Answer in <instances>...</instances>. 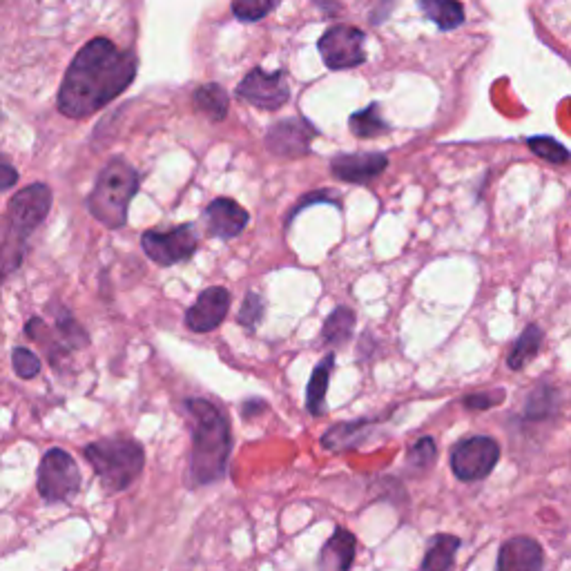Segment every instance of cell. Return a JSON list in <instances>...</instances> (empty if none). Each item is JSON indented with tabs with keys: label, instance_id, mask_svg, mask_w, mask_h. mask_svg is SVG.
Instances as JSON below:
<instances>
[{
	"label": "cell",
	"instance_id": "1",
	"mask_svg": "<svg viewBox=\"0 0 571 571\" xmlns=\"http://www.w3.org/2000/svg\"><path fill=\"white\" fill-rule=\"evenodd\" d=\"M137 76V56L119 50L110 38H94L74 56L58 90V110L67 119H85L112 103Z\"/></svg>",
	"mask_w": 571,
	"mask_h": 571
},
{
	"label": "cell",
	"instance_id": "2",
	"mask_svg": "<svg viewBox=\"0 0 571 571\" xmlns=\"http://www.w3.org/2000/svg\"><path fill=\"white\" fill-rule=\"evenodd\" d=\"M186 409L195 420V427H192L190 482L203 487L217 482L228 469L232 451L230 424L219 406L208 400H188Z\"/></svg>",
	"mask_w": 571,
	"mask_h": 571
},
{
	"label": "cell",
	"instance_id": "3",
	"mask_svg": "<svg viewBox=\"0 0 571 571\" xmlns=\"http://www.w3.org/2000/svg\"><path fill=\"white\" fill-rule=\"evenodd\" d=\"M141 177L134 166L123 157L108 161L87 197L90 215L110 230H119L128 224V208L132 197L139 192Z\"/></svg>",
	"mask_w": 571,
	"mask_h": 571
},
{
	"label": "cell",
	"instance_id": "4",
	"mask_svg": "<svg viewBox=\"0 0 571 571\" xmlns=\"http://www.w3.org/2000/svg\"><path fill=\"white\" fill-rule=\"evenodd\" d=\"M85 458L108 493L130 489L145 467V451L132 438L96 440L85 447Z\"/></svg>",
	"mask_w": 571,
	"mask_h": 571
},
{
	"label": "cell",
	"instance_id": "5",
	"mask_svg": "<svg viewBox=\"0 0 571 571\" xmlns=\"http://www.w3.org/2000/svg\"><path fill=\"white\" fill-rule=\"evenodd\" d=\"M52 210V190L45 183H32V186L16 192L7 206L9 215V250L0 253V264L5 273H12L21 266L25 253V241L32 232L43 224Z\"/></svg>",
	"mask_w": 571,
	"mask_h": 571
},
{
	"label": "cell",
	"instance_id": "6",
	"mask_svg": "<svg viewBox=\"0 0 571 571\" xmlns=\"http://www.w3.org/2000/svg\"><path fill=\"white\" fill-rule=\"evenodd\" d=\"M38 493L47 505L70 502L81 491V469L70 453L50 449L38 464Z\"/></svg>",
	"mask_w": 571,
	"mask_h": 571
},
{
	"label": "cell",
	"instance_id": "7",
	"mask_svg": "<svg viewBox=\"0 0 571 571\" xmlns=\"http://www.w3.org/2000/svg\"><path fill=\"white\" fill-rule=\"evenodd\" d=\"M141 246L143 253L148 255L154 264L168 268L181 264V261H188L197 253L199 230L195 224H181L168 232L148 230L143 232Z\"/></svg>",
	"mask_w": 571,
	"mask_h": 571
},
{
	"label": "cell",
	"instance_id": "8",
	"mask_svg": "<svg viewBox=\"0 0 571 571\" xmlns=\"http://www.w3.org/2000/svg\"><path fill=\"white\" fill-rule=\"evenodd\" d=\"M500 460V444L489 435L460 440L451 451V469L462 482L485 480Z\"/></svg>",
	"mask_w": 571,
	"mask_h": 571
},
{
	"label": "cell",
	"instance_id": "9",
	"mask_svg": "<svg viewBox=\"0 0 571 571\" xmlns=\"http://www.w3.org/2000/svg\"><path fill=\"white\" fill-rule=\"evenodd\" d=\"M319 54H322L328 70H351L366 61L364 32L351 25H337L319 38Z\"/></svg>",
	"mask_w": 571,
	"mask_h": 571
},
{
	"label": "cell",
	"instance_id": "10",
	"mask_svg": "<svg viewBox=\"0 0 571 571\" xmlns=\"http://www.w3.org/2000/svg\"><path fill=\"white\" fill-rule=\"evenodd\" d=\"M237 96L259 110L275 112L282 108V105H286L290 96L286 74L282 70L266 72L261 70V67H255V70L248 72L246 79L239 83Z\"/></svg>",
	"mask_w": 571,
	"mask_h": 571
},
{
	"label": "cell",
	"instance_id": "11",
	"mask_svg": "<svg viewBox=\"0 0 571 571\" xmlns=\"http://www.w3.org/2000/svg\"><path fill=\"white\" fill-rule=\"evenodd\" d=\"M319 137V130L313 128L311 121L302 116L284 119L275 123L266 134V148L282 159H299L311 152L313 139Z\"/></svg>",
	"mask_w": 571,
	"mask_h": 571
},
{
	"label": "cell",
	"instance_id": "12",
	"mask_svg": "<svg viewBox=\"0 0 571 571\" xmlns=\"http://www.w3.org/2000/svg\"><path fill=\"white\" fill-rule=\"evenodd\" d=\"M386 168H389V157L384 152L340 154L331 161V172L335 179L357 183V186H366V183L375 181Z\"/></svg>",
	"mask_w": 571,
	"mask_h": 571
},
{
	"label": "cell",
	"instance_id": "13",
	"mask_svg": "<svg viewBox=\"0 0 571 571\" xmlns=\"http://www.w3.org/2000/svg\"><path fill=\"white\" fill-rule=\"evenodd\" d=\"M230 308V293L224 286L206 288L188 308L186 324L195 333H210L221 326Z\"/></svg>",
	"mask_w": 571,
	"mask_h": 571
},
{
	"label": "cell",
	"instance_id": "14",
	"mask_svg": "<svg viewBox=\"0 0 571 571\" xmlns=\"http://www.w3.org/2000/svg\"><path fill=\"white\" fill-rule=\"evenodd\" d=\"M203 217H206L208 224V235L217 239H232L241 235L250 221L248 212L241 208L237 201L228 197H219L212 201Z\"/></svg>",
	"mask_w": 571,
	"mask_h": 571
},
{
	"label": "cell",
	"instance_id": "15",
	"mask_svg": "<svg viewBox=\"0 0 571 571\" xmlns=\"http://www.w3.org/2000/svg\"><path fill=\"white\" fill-rule=\"evenodd\" d=\"M545 565L543 547L538 540L529 536H518L507 540L500 547L496 567L500 571H538Z\"/></svg>",
	"mask_w": 571,
	"mask_h": 571
},
{
	"label": "cell",
	"instance_id": "16",
	"mask_svg": "<svg viewBox=\"0 0 571 571\" xmlns=\"http://www.w3.org/2000/svg\"><path fill=\"white\" fill-rule=\"evenodd\" d=\"M355 549H357V540L351 531L344 527H337L333 531V536L326 540L322 551H319L317 565L328 571L351 569L353 560H355Z\"/></svg>",
	"mask_w": 571,
	"mask_h": 571
},
{
	"label": "cell",
	"instance_id": "17",
	"mask_svg": "<svg viewBox=\"0 0 571 571\" xmlns=\"http://www.w3.org/2000/svg\"><path fill=\"white\" fill-rule=\"evenodd\" d=\"M335 369V355L328 353L322 362L315 366V371L306 386V409L313 418H322L326 413V393L331 384V373Z\"/></svg>",
	"mask_w": 571,
	"mask_h": 571
},
{
	"label": "cell",
	"instance_id": "18",
	"mask_svg": "<svg viewBox=\"0 0 571 571\" xmlns=\"http://www.w3.org/2000/svg\"><path fill=\"white\" fill-rule=\"evenodd\" d=\"M462 540L458 536L451 534H435L429 545H427V554H424L422 560V569L424 571H447L453 565H456V551L460 549Z\"/></svg>",
	"mask_w": 571,
	"mask_h": 571
},
{
	"label": "cell",
	"instance_id": "19",
	"mask_svg": "<svg viewBox=\"0 0 571 571\" xmlns=\"http://www.w3.org/2000/svg\"><path fill=\"white\" fill-rule=\"evenodd\" d=\"M371 427H373V422H366V420L337 424V427H333L324 435L322 444L331 451L357 449V444H362L366 440V435H369Z\"/></svg>",
	"mask_w": 571,
	"mask_h": 571
},
{
	"label": "cell",
	"instance_id": "20",
	"mask_svg": "<svg viewBox=\"0 0 571 571\" xmlns=\"http://www.w3.org/2000/svg\"><path fill=\"white\" fill-rule=\"evenodd\" d=\"M192 103H195V108L201 112V114H206L210 121H224L226 119V114H228V92L224 90V87L217 85V83H206V85H201L195 90V94H192Z\"/></svg>",
	"mask_w": 571,
	"mask_h": 571
},
{
	"label": "cell",
	"instance_id": "21",
	"mask_svg": "<svg viewBox=\"0 0 571 571\" xmlns=\"http://www.w3.org/2000/svg\"><path fill=\"white\" fill-rule=\"evenodd\" d=\"M543 337H545L543 328L536 326V324H529L525 331H522V335L518 337L514 351H511L507 357L509 369L511 371L525 369V366L538 355L540 346H543Z\"/></svg>",
	"mask_w": 571,
	"mask_h": 571
},
{
	"label": "cell",
	"instance_id": "22",
	"mask_svg": "<svg viewBox=\"0 0 571 571\" xmlns=\"http://www.w3.org/2000/svg\"><path fill=\"white\" fill-rule=\"evenodd\" d=\"M420 7L442 32H451L464 23V7L458 0H420Z\"/></svg>",
	"mask_w": 571,
	"mask_h": 571
},
{
	"label": "cell",
	"instance_id": "23",
	"mask_svg": "<svg viewBox=\"0 0 571 571\" xmlns=\"http://www.w3.org/2000/svg\"><path fill=\"white\" fill-rule=\"evenodd\" d=\"M353 328H355V315L351 308H335L324 322L322 344L344 346L353 337Z\"/></svg>",
	"mask_w": 571,
	"mask_h": 571
},
{
	"label": "cell",
	"instance_id": "24",
	"mask_svg": "<svg viewBox=\"0 0 571 571\" xmlns=\"http://www.w3.org/2000/svg\"><path fill=\"white\" fill-rule=\"evenodd\" d=\"M348 128L355 134L357 139H375V137H382L384 132H389V123L382 119V112H380V105L371 103L369 108L362 110V112H355L351 114V119H348Z\"/></svg>",
	"mask_w": 571,
	"mask_h": 571
},
{
	"label": "cell",
	"instance_id": "25",
	"mask_svg": "<svg viewBox=\"0 0 571 571\" xmlns=\"http://www.w3.org/2000/svg\"><path fill=\"white\" fill-rule=\"evenodd\" d=\"M558 411V391L556 389H545L540 386L534 393L529 395L525 418L527 420H545L549 415H554Z\"/></svg>",
	"mask_w": 571,
	"mask_h": 571
},
{
	"label": "cell",
	"instance_id": "26",
	"mask_svg": "<svg viewBox=\"0 0 571 571\" xmlns=\"http://www.w3.org/2000/svg\"><path fill=\"white\" fill-rule=\"evenodd\" d=\"M56 331L61 333V344L65 348H85L90 344V337L83 331V326L76 322L74 315L67 311V308H61L56 317Z\"/></svg>",
	"mask_w": 571,
	"mask_h": 571
},
{
	"label": "cell",
	"instance_id": "27",
	"mask_svg": "<svg viewBox=\"0 0 571 571\" xmlns=\"http://www.w3.org/2000/svg\"><path fill=\"white\" fill-rule=\"evenodd\" d=\"M529 150L536 154V157L545 159L547 163H556V166H563L569 161V150L563 143H558L554 137H531L527 141Z\"/></svg>",
	"mask_w": 571,
	"mask_h": 571
},
{
	"label": "cell",
	"instance_id": "28",
	"mask_svg": "<svg viewBox=\"0 0 571 571\" xmlns=\"http://www.w3.org/2000/svg\"><path fill=\"white\" fill-rule=\"evenodd\" d=\"M279 5V0H235L232 14L244 23H257Z\"/></svg>",
	"mask_w": 571,
	"mask_h": 571
},
{
	"label": "cell",
	"instance_id": "29",
	"mask_svg": "<svg viewBox=\"0 0 571 571\" xmlns=\"http://www.w3.org/2000/svg\"><path fill=\"white\" fill-rule=\"evenodd\" d=\"M438 460V447L433 438H420L409 451V469L411 471H429Z\"/></svg>",
	"mask_w": 571,
	"mask_h": 571
},
{
	"label": "cell",
	"instance_id": "30",
	"mask_svg": "<svg viewBox=\"0 0 571 571\" xmlns=\"http://www.w3.org/2000/svg\"><path fill=\"white\" fill-rule=\"evenodd\" d=\"M12 366L21 380H32V377L41 373V360L23 346H18L12 351Z\"/></svg>",
	"mask_w": 571,
	"mask_h": 571
},
{
	"label": "cell",
	"instance_id": "31",
	"mask_svg": "<svg viewBox=\"0 0 571 571\" xmlns=\"http://www.w3.org/2000/svg\"><path fill=\"white\" fill-rule=\"evenodd\" d=\"M261 317H264V302H261V297L257 293H248L244 297V304H241L239 324L250 328V331H255L261 322Z\"/></svg>",
	"mask_w": 571,
	"mask_h": 571
},
{
	"label": "cell",
	"instance_id": "32",
	"mask_svg": "<svg viewBox=\"0 0 571 571\" xmlns=\"http://www.w3.org/2000/svg\"><path fill=\"white\" fill-rule=\"evenodd\" d=\"M507 398V391L505 389H498V391H482V393H471L467 398L462 400V404L467 406L471 411H489L493 406H500Z\"/></svg>",
	"mask_w": 571,
	"mask_h": 571
},
{
	"label": "cell",
	"instance_id": "33",
	"mask_svg": "<svg viewBox=\"0 0 571 571\" xmlns=\"http://www.w3.org/2000/svg\"><path fill=\"white\" fill-rule=\"evenodd\" d=\"M333 197V192H311V195H306L302 201L297 203V206L290 210V215L286 219V226H290V221H293L297 217V212L302 210V208H308L311 203H331V206H340V201L337 199H331Z\"/></svg>",
	"mask_w": 571,
	"mask_h": 571
},
{
	"label": "cell",
	"instance_id": "34",
	"mask_svg": "<svg viewBox=\"0 0 571 571\" xmlns=\"http://www.w3.org/2000/svg\"><path fill=\"white\" fill-rule=\"evenodd\" d=\"M16 181H18V170L12 166L9 157H5V154L0 152V192H7L9 188H14Z\"/></svg>",
	"mask_w": 571,
	"mask_h": 571
},
{
	"label": "cell",
	"instance_id": "35",
	"mask_svg": "<svg viewBox=\"0 0 571 571\" xmlns=\"http://www.w3.org/2000/svg\"><path fill=\"white\" fill-rule=\"evenodd\" d=\"M3 277H5V268L3 264H0V284H3Z\"/></svg>",
	"mask_w": 571,
	"mask_h": 571
}]
</instances>
